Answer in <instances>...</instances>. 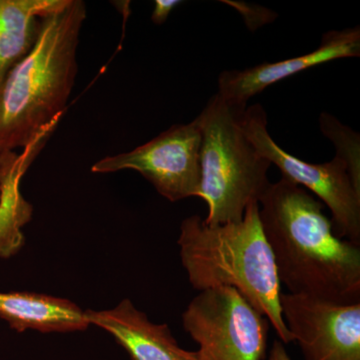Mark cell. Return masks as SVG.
<instances>
[{"mask_svg": "<svg viewBox=\"0 0 360 360\" xmlns=\"http://www.w3.org/2000/svg\"><path fill=\"white\" fill-rule=\"evenodd\" d=\"M279 283L291 295L338 304L360 302V245L335 236L322 203L281 179L258 200Z\"/></svg>", "mask_w": 360, "mask_h": 360, "instance_id": "1", "label": "cell"}, {"mask_svg": "<svg viewBox=\"0 0 360 360\" xmlns=\"http://www.w3.org/2000/svg\"><path fill=\"white\" fill-rule=\"evenodd\" d=\"M85 18L82 0H66L42 18L32 51L0 89V155L41 141L63 115L77 78Z\"/></svg>", "mask_w": 360, "mask_h": 360, "instance_id": "2", "label": "cell"}, {"mask_svg": "<svg viewBox=\"0 0 360 360\" xmlns=\"http://www.w3.org/2000/svg\"><path fill=\"white\" fill-rule=\"evenodd\" d=\"M181 264L194 290L232 288L264 315L284 345L292 342L281 311V288L274 255L259 219L258 201L243 219L212 226L200 215L180 225Z\"/></svg>", "mask_w": 360, "mask_h": 360, "instance_id": "3", "label": "cell"}, {"mask_svg": "<svg viewBox=\"0 0 360 360\" xmlns=\"http://www.w3.org/2000/svg\"><path fill=\"white\" fill-rule=\"evenodd\" d=\"M246 108L214 94L198 117L201 131V181L198 198L208 206L205 224L217 226L243 219L270 182L271 163L260 155L241 129Z\"/></svg>", "mask_w": 360, "mask_h": 360, "instance_id": "4", "label": "cell"}, {"mask_svg": "<svg viewBox=\"0 0 360 360\" xmlns=\"http://www.w3.org/2000/svg\"><path fill=\"white\" fill-rule=\"evenodd\" d=\"M200 360H264L269 322L232 288L200 291L182 314Z\"/></svg>", "mask_w": 360, "mask_h": 360, "instance_id": "5", "label": "cell"}, {"mask_svg": "<svg viewBox=\"0 0 360 360\" xmlns=\"http://www.w3.org/2000/svg\"><path fill=\"white\" fill-rule=\"evenodd\" d=\"M241 129L260 155L276 165L283 179L309 189L328 205L338 238L360 245V189L354 186L347 163L338 156L314 165L283 150L270 136L266 113L260 104L246 108Z\"/></svg>", "mask_w": 360, "mask_h": 360, "instance_id": "6", "label": "cell"}, {"mask_svg": "<svg viewBox=\"0 0 360 360\" xmlns=\"http://www.w3.org/2000/svg\"><path fill=\"white\" fill-rule=\"evenodd\" d=\"M201 131L196 120L176 124L129 153L106 156L91 167L94 174L132 169L158 193L175 202L198 198L201 181Z\"/></svg>", "mask_w": 360, "mask_h": 360, "instance_id": "7", "label": "cell"}, {"mask_svg": "<svg viewBox=\"0 0 360 360\" xmlns=\"http://www.w3.org/2000/svg\"><path fill=\"white\" fill-rule=\"evenodd\" d=\"M283 321L305 360H360V302L281 293Z\"/></svg>", "mask_w": 360, "mask_h": 360, "instance_id": "8", "label": "cell"}, {"mask_svg": "<svg viewBox=\"0 0 360 360\" xmlns=\"http://www.w3.org/2000/svg\"><path fill=\"white\" fill-rule=\"evenodd\" d=\"M359 56V26L331 30L322 37L319 49L304 56L276 63H264L243 70L224 71L219 77L217 94L226 103L246 108L251 97L281 80L335 59Z\"/></svg>", "mask_w": 360, "mask_h": 360, "instance_id": "9", "label": "cell"}, {"mask_svg": "<svg viewBox=\"0 0 360 360\" xmlns=\"http://www.w3.org/2000/svg\"><path fill=\"white\" fill-rule=\"evenodd\" d=\"M90 326L108 331L131 360H200L198 352L179 347L167 324H156L148 315L123 300L115 309L86 310Z\"/></svg>", "mask_w": 360, "mask_h": 360, "instance_id": "10", "label": "cell"}, {"mask_svg": "<svg viewBox=\"0 0 360 360\" xmlns=\"http://www.w3.org/2000/svg\"><path fill=\"white\" fill-rule=\"evenodd\" d=\"M0 319L18 333L84 331L90 326L85 311L65 298L34 292H0Z\"/></svg>", "mask_w": 360, "mask_h": 360, "instance_id": "11", "label": "cell"}, {"mask_svg": "<svg viewBox=\"0 0 360 360\" xmlns=\"http://www.w3.org/2000/svg\"><path fill=\"white\" fill-rule=\"evenodd\" d=\"M66 0H0V89L37 41L42 18Z\"/></svg>", "mask_w": 360, "mask_h": 360, "instance_id": "12", "label": "cell"}, {"mask_svg": "<svg viewBox=\"0 0 360 360\" xmlns=\"http://www.w3.org/2000/svg\"><path fill=\"white\" fill-rule=\"evenodd\" d=\"M321 127L323 134L335 142L338 149L336 156L347 163L354 186L360 189L359 134L349 127H343L326 113L321 116Z\"/></svg>", "mask_w": 360, "mask_h": 360, "instance_id": "13", "label": "cell"}, {"mask_svg": "<svg viewBox=\"0 0 360 360\" xmlns=\"http://www.w3.org/2000/svg\"><path fill=\"white\" fill-rule=\"evenodd\" d=\"M181 4L179 0H156L151 20L155 25H162L167 21L168 15L174 11L175 6Z\"/></svg>", "mask_w": 360, "mask_h": 360, "instance_id": "14", "label": "cell"}, {"mask_svg": "<svg viewBox=\"0 0 360 360\" xmlns=\"http://www.w3.org/2000/svg\"><path fill=\"white\" fill-rule=\"evenodd\" d=\"M267 360H291V359L284 347V343L277 340H274V345L270 348Z\"/></svg>", "mask_w": 360, "mask_h": 360, "instance_id": "15", "label": "cell"}, {"mask_svg": "<svg viewBox=\"0 0 360 360\" xmlns=\"http://www.w3.org/2000/svg\"><path fill=\"white\" fill-rule=\"evenodd\" d=\"M0 201H1V182H0Z\"/></svg>", "mask_w": 360, "mask_h": 360, "instance_id": "16", "label": "cell"}]
</instances>
